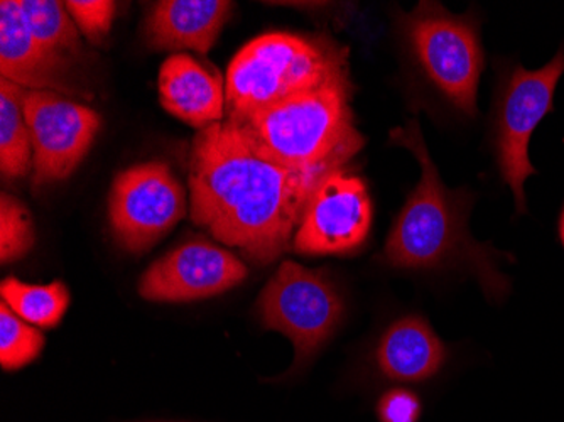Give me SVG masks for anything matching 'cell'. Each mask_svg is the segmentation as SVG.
Here are the masks:
<instances>
[{
  "label": "cell",
  "instance_id": "cell-1",
  "mask_svg": "<svg viewBox=\"0 0 564 422\" xmlns=\"http://www.w3.org/2000/svg\"><path fill=\"white\" fill-rule=\"evenodd\" d=\"M328 173L279 164L227 119L193 139L189 214L215 240L265 266L293 250L307 199Z\"/></svg>",
  "mask_w": 564,
  "mask_h": 422
},
{
  "label": "cell",
  "instance_id": "cell-2",
  "mask_svg": "<svg viewBox=\"0 0 564 422\" xmlns=\"http://www.w3.org/2000/svg\"><path fill=\"white\" fill-rule=\"evenodd\" d=\"M391 142L413 152L421 166V177L395 218L383 247V260L391 268L411 271L467 269L480 282L485 296L502 301L509 294L510 282L497 268L500 253L471 239L470 195L452 192L443 184L417 117L392 130Z\"/></svg>",
  "mask_w": 564,
  "mask_h": 422
},
{
  "label": "cell",
  "instance_id": "cell-3",
  "mask_svg": "<svg viewBox=\"0 0 564 422\" xmlns=\"http://www.w3.org/2000/svg\"><path fill=\"white\" fill-rule=\"evenodd\" d=\"M347 80L348 50L326 34H262L228 65L227 119L243 122L288 98Z\"/></svg>",
  "mask_w": 564,
  "mask_h": 422
},
{
  "label": "cell",
  "instance_id": "cell-4",
  "mask_svg": "<svg viewBox=\"0 0 564 422\" xmlns=\"http://www.w3.org/2000/svg\"><path fill=\"white\" fill-rule=\"evenodd\" d=\"M351 82H337L236 122L264 154L300 171H335L362 151L355 127Z\"/></svg>",
  "mask_w": 564,
  "mask_h": 422
},
{
  "label": "cell",
  "instance_id": "cell-5",
  "mask_svg": "<svg viewBox=\"0 0 564 422\" xmlns=\"http://www.w3.org/2000/svg\"><path fill=\"white\" fill-rule=\"evenodd\" d=\"M409 55L423 80L449 107L477 116V91L485 56L470 15H453L436 2H420L402 18Z\"/></svg>",
  "mask_w": 564,
  "mask_h": 422
},
{
  "label": "cell",
  "instance_id": "cell-6",
  "mask_svg": "<svg viewBox=\"0 0 564 422\" xmlns=\"http://www.w3.org/2000/svg\"><path fill=\"white\" fill-rule=\"evenodd\" d=\"M258 314L264 328L291 339L296 351L293 368L297 370L337 332L345 301L328 272L284 260L262 289Z\"/></svg>",
  "mask_w": 564,
  "mask_h": 422
},
{
  "label": "cell",
  "instance_id": "cell-7",
  "mask_svg": "<svg viewBox=\"0 0 564 422\" xmlns=\"http://www.w3.org/2000/svg\"><path fill=\"white\" fill-rule=\"evenodd\" d=\"M186 192L163 161H149L120 171L109 195V220L117 242L144 253L185 218Z\"/></svg>",
  "mask_w": 564,
  "mask_h": 422
},
{
  "label": "cell",
  "instance_id": "cell-8",
  "mask_svg": "<svg viewBox=\"0 0 564 422\" xmlns=\"http://www.w3.org/2000/svg\"><path fill=\"white\" fill-rule=\"evenodd\" d=\"M564 73V47L535 72L514 66L500 88L496 113V152L500 174L514 193L519 214L525 212L524 183L534 166L529 141L535 127L553 110L554 91Z\"/></svg>",
  "mask_w": 564,
  "mask_h": 422
},
{
  "label": "cell",
  "instance_id": "cell-9",
  "mask_svg": "<svg viewBox=\"0 0 564 422\" xmlns=\"http://www.w3.org/2000/svg\"><path fill=\"white\" fill-rule=\"evenodd\" d=\"M25 122L33 144V190L75 173L101 129L100 113L56 91L28 90Z\"/></svg>",
  "mask_w": 564,
  "mask_h": 422
},
{
  "label": "cell",
  "instance_id": "cell-10",
  "mask_svg": "<svg viewBox=\"0 0 564 422\" xmlns=\"http://www.w3.org/2000/svg\"><path fill=\"white\" fill-rule=\"evenodd\" d=\"M372 199L362 177L329 171L307 199L293 239L301 256H348L369 239Z\"/></svg>",
  "mask_w": 564,
  "mask_h": 422
},
{
  "label": "cell",
  "instance_id": "cell-11",
  "mask_svg": "<svg viewBox=\"0 0 564 422\" xmlns=\"http://www.w3.org/2000/svg\"><path fill=\"white\" fill-rule=\"evenodd\" d=\"M247 275L246 263L230 250L195 237L152 263L138 289L154 303H189L227 293Z\"/></svg>",
  "mask_w": 564,
  "mask_h": 422
},
{
  "label": "cell",
  "instance_id": "cell-12",
  "mask_svg": "<svg viewBox=\"0 0 564 422\" xmlns=\"http://www.w3.org/2000/svg\"><path fill=\"white\" fill-rule=\"evenodd\" d=\"M0 78L25 90L82 97L68 75V63L53 55L31 34L19 0L0 2Z\"/></svg>",
  "mask_w": 564,
  "mask_h": 422
},
{
  "label": "cell",
  "instance_id": "cell-13",
  "mask_svg": "<svg viewBox=\"0 0 564 422\" xmlns=\"http://www.w3.org/2000/svg\"><path fill=\"white\" fill-rule=\"evenodd\" d=\"M232 11L227 0H161L145 19V37L154 50L207 55Z\"/></svg>",
  "mask_w": 564,
  "mask_h": 422
},
{
  "label": "cell",
  "instance_id": "cell-14",
  "mask_svg": "<svg viewBox=\"0 0 564 422\" xmlns=\"http://www.w3.org/2000/svg\"><path fill=\"white\" fill-rule=\"evenodd\" d=\"M158 87L163 109L195 129H207L224 119L227 95L221 78L193 56H170L161 66Z\"/></svg>",
  "mask_w": 564,
  "mask_h": 422
},
{
  "label": "cell",
  "instance_id": "cell-15",
  "mask_svg": "<svg viewBox=\"0 0 564 422\" xmlns=\"http://www.w3.org/2000/svg\"><path fill=\"white\" fill-rule=\"evenodd\" d=\"M445 361V345L417 314L395 320L377 345L379 372L394 382H426L442 370Z\"/></svg>",
  "mask_w": 564,
  "mask_h": 422
},
{
  "label": "cell",
  "instance_id": "cell-16",
  "mask_svg": "<svg viewBox=\"0 0 564 422\" xmlns=\"http://www.w3.org/2000/svg\"><path fill=\"white\" fill-rule=\"evenodd\" d=\"M25 88L0 78V173L19 180L33 171V144L25 122Z\"/></svg>",
  "mask_w": 564,
  "mask_h": 422
},
{
  "label": "cell",
  "instance_id": "cell-17",
  "mask_svg": "<svg viewBox=\"0 0 564 422\" xmlns=\"http://www.w3.org/2000/svg\"><path fill=\"white\" fill-rule=\"evenodd\" d=\"M0 296L19 318L43 329L56 328L69 306V291L62 281L40 285L6 278Z\"/></svg>",
  "mask_w": 564,
  "mask_h": 422
},
{
  "label": "cell",
  "instance_id": "cell-18",
  "mask_svg": "<svg viewBox=\"0 0 564 422\" xmlns=\"http://www.w3.org/2000/svg\"><path fill=\"white\" fill-rule=\"evenodd\" d=\"M28 30L63 62L82 55L80 31L65 2L58 0H19Z\"/></svg>",
  "mask_w": 564,
  "mask_h": 422
},
{
  "label": "cell",
  "instance_id": "cell-19",
  "mask_svg": "<svg viewBox=\"0 0 564 422\" xmlns=\"http://www.w3.org/2000/svg\"><path fill=\"white\" fill-rule=\"evenodd\" d=\"M44 343L40 329L19 318L8 304H0V365L4 370L14 372L36 360Z\"/></svg>",
  "mask_w": 564,
  "mask_h": 422
},
{
  "label": "cell",
  "instance_id": "cell-20",
  "mask_svg": "<svg viewBox=\"0 0 564 422\" xmlns=\"http://www.w3.org/2000/svg\"><path fill=\"white\" fill-rule=\"evenodd\" d=\"M36 244L33 218L14 196H0V260L2 266L18 262Z\"/></svg>",
  "mask_w": 564,
  "mask_h": 422
},
{
  "label": "cell",
  "instance_id": "cell-21",
  "mask_svg": "<svg viewBox=\"0 0 564 422\" xmlns=\"http://www.w3.org/2000/svg\"><path fill=\"white\" fill-rule=\"evenodd\" d=\"M66 9L76 28L90 43L100 44L110 33L117 14L112 0H66Z\"/></svg>",
  "mask_w": 564,
  "mask_h": 422
},
{
  "label": "cell",
  "instance_id": "cell-22",
  "mask_svg": "<svg viewBox=\"0 0 564 422\" xmlns=\"http://www.w3.org/2000/svg\"><path fill=\"white\" fill-rule=\"evenodd\" d=\"M420 398L408 389H391L383 393L377 404L380 422H417L421 418Z\"/></svg>",
  "mask_w": 564,
  "mask_h": 422
},
{
  "label": "cell",
  "instance_id": "cell-23",
  "mask_svg": "<svg viewBox=\"0 0 564 422\" xmlns=\"http://www.w3.org/2000/svg\"><path fill=\"white\" fill-rule=\"evenodd\" d=\"M560 235H561V242H563V246H564V209H563V214H561Z\"/></svg>",
  "mask_w": 564,
  "mask_h": 422
}]
</instances>
